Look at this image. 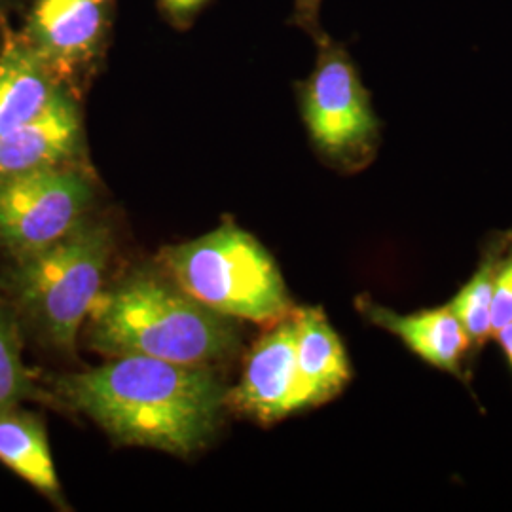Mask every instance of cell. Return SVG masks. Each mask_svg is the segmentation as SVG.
<instances>
[{"label": "cell", "instance_id": "obj_3", "mask_svg": "<svg viewBox=\"0 0 512 512\" xmlns=\"http://www.w3.org/2000/svg\"><path fill=\"white\" fill-rule=\"evenodd\" d=\"M112 239L101 224L82 222L69 236L10 258L2 287L18 321L52 348L73 353L78 330L101 294Z\"/></svg>", "mask_w": 512, "mask_h": 512}, {"label": "cell", "instance_id": "obj_13", "mask_svg": "<svg viewBox=\"0 0 512 512\" xmlns=\"http://www.w3.org/2000/svg\"><path fill=\"white\" fill-rule=\"evenodd\" d=\"M0 463L52 501L61 495L42 420L10 404L0 408Z\"/></svg>", "mask_w": 512, "mask_h": 512}, {"label": "cell", "instance_id": "obj_1", "mask_svg": "<svg viewBox=\"0 0 512 512\" xmlns=\"http://www.w3.org/2000/svg\"><path fill=\"white\" fill-rule=\"evenodd\" d=\"M61 401L99 423L112 439L190 456L219 429L226 389L209 366L124 355L59 376Z\"/></svg>", "mask_w": 512, "mask_h": 512}, {"label": "cell", "instance_id": "obj_12", "mask_svg": "<svg viewBox=\"0 0 512 512\" xmlns=\"http://www.w3.org/2000/svg\"><path fill=\"white\" fill-rule=\"evenodd\" d=\"M296 317V368L302 410L329 403L351 380L348 353L321 308H302Z\"/></svg>", "mask_w": 512, "mask_h": 512}, {"label": "cell", "instance_id": "obj_7", "mask_svg": "<svg viewBox=\"0 0 512 512\" xmlns=\"http://www.w3.org/2000/svg\"><path fill=\"white\" fill-rule=\"evenodd\" d=\"M110 27V0H35L21 37L63 80L92 63Z\"/></svg>", "mask_w": 512, "mask_h": 512}, {"label": "cell", "instance_id": "obj_10", "mask_svg": "<svg viewBox=\"0 0 512 512\" xmlns=\"http://www.w3.org/2000/svg\"><path fill=\"white\" fill-rule=\"evenodd\" d=\"M82 141V116L65 88L37 118L0 137V183L37 169L73 164Z\"/></svg>", "mask_w": 512, "mask_h": 512}, {"label": "cell", "instance_id": "obj_19", "mask_svg": "<svg viewBox=\"0 0 512 512\" xmlns=\"http://www.w3.org/2000/svg\"><path fill=\"white\" fill-rule=\"evenodd\" d=\"M494 340L499 344V348L503 351L507 363L511 366L512 372V321L509 325H505L503 329L497 330L494 334Z\"/></svg>", "mask_w": 512, "mask_h": 512}, {"label": "cell", "instance_id": "obj_11", "mask_svg": "<svg viewBox=\"0 0 512 512\" xmlns=\"http://www.w3.org/2000/svg\"><path fill=\"white\" fill-rule=\"evenodd\" d=\"M65 88L54 67L8 29L0 44V137L37 118Z\"/></svg>", "mask_w": 512, "mask_h": 512}, {"label": "cell", "instance_id": "obj_17", "mask_svg": "<svg viewBox=\"0 0 512 512\" xmlns=\"http://www.w3.org/2000/svg\"><path fill=\"white\" fill-rule=\"evenodd\" d=\"M321 4L323 0H293V16L291 25L308 33L313 42L325 35L321 27Z\"/></svg>", "mask_w": 512, "mask_h": 512}, {"label": "cell", "instance_id": "obj_15", "mask_svg": "<svg viewBox=\"0 0 512 512\" xmlns=\"http://www.w3.org/2000/svg\"><path fill=\"white\" fill-rule=\"evenodd\" d=\"M40 397H44V393L21 359L18 315L8 302L0 300V408Z\"/></svg>", "mask_w": 512, "mask_h": 512}, {"label": "cell", "instance_id": "obj_20", "mask_svg": "<svg viewBox=\"0 0 512 512\" xmlns=\"http://www.w3.org/2000/svg\"><path fill=\"white\" fill-rule=\"evenodd\" d=\"M14 0H0V44L8 31V12L12 10Z\"/></svg>", "mask_w": 512, "mask_h": 512}, {"label": "cell", "instance_id": "obj_5", "mask_svg": "<svg viewBox=\"0 0 512 512\" xmlns=\"http://www.w3.org/2000/svg\"><path fill=\"white\" fill-rule=\"evenodd\" d=\"M315 46V67L296 86L311 147L340 173L363 171L378 156L382 122L346 44L325 33Z\"/></svg>", "mask_w": 512, "mask_h": 512}, {"label": "cell", "instance_id": "obj_18", "mask_svg": "<svg viewBox=\"0 0 512 512\" xmlns=\"http://www.w3.org/2000/svg\"><path fill=\"white\" fill-rule=\"evenodd\" d=\"M209 0H158L160 10L173 27L186 29Z\"/></svg>", "mask_w": 512, "mask_h": 512}, {"label": "cell", "instance_id": "obj_4", "mask_svg": "<svg viewBox=\"0 0 512 512\" xmlns=\"http://www.w3.org/2000/svg\"><path fill=\"white\" fill-rule=\"evenodd\" d=\"M164 264L179 289L224 317L275 323L291 313L274 258L234 224L167 249Z\"/></svg>", "mask_w": 512, "mask_h": 512}, {"label": "cell", "instance_id": "obj_16", "mask_svg": "<svg viewBox=\"0 0 512 512\" xmlns=\"http://www.w3.org/2000/svg\"><path fill=\"white\" fill-rule=\"evenodd\" d=\"M512 321V228L503 232V247L495 270L492 338Z\"/></svg>", "mask_w": 512, "mask_h": 512}, {"label": "cell", "instance_id": "obj_2", "mask_svg": "<svg viewBox=\"0 0 512 512\" xmlns=\"http://www.w3.org/2000/svg\"><path fill=\"white\" fill-rule=\"evenodd\" d=\"M90 321L93 348L116 357L143 355L177 365L211 366L238 348V330L230 317L150 275L99 294Z\"/></svg>", "mask_w": 512, "mask_h": 512}, {"label": "cell", "instance_id": "obj_9", "mask_svg": "<svg viewBox=\"0 0 512 512\" xmlns=\"http://www.w3.org/2000/svg\"><path fill=\"white\" fill-rule=\"evenodd\" d=\"M355 306L370 325L397 336L423 363L469 385L467 359L473 349L450 306L397 313L370 296H359Z\"/></svg>", "mask_w": 512, "mask_h": 512}, {"label": "cell", "instance_id": "obj_6", "mask_svg": "<svg viewBox=\"0 0 512 512\" xmlns=\"http://www.w3.org/2000/svg\"><path fill=\"white\" fill-rule=\"evenodd\" d=\"M92 200L90 179L73 164L0 183V251L16 258L54 245L86 222Z\"/></svg>", "mask_w": 512, "mask_h": 512}, {"label": "cell", "instance_id": "obj_14", "mask_svg": "<svg viewBox=\"0 0 512 512\" xmlns=\"http://www.w3.org/2000/svg\"><path fill=\"white\" fill-rule=\"evenodd\" d=\"M503 247V232L488 239L480 262L471 279L459 289L450 310L458 317L475 355L492 338V302H494L495 270Z\"/></svg>", "mask_w": 512, "mask_h": 512}, {"label": "cell", "instance_id": "obj_8", "mask_svg": "<svg viewBox=\"0 0 512 512\" xmlns=\"http://www.w3.org/2000/svg\"><path fill=\"white\" fill-rule=\"evenodd\" d=\"M226 403L260 423H275L294 412H302L294 311L275 321L274 329L256 342L243 378L238 387L226 395Z\"/></svg>", "mask_w": 512, "mask_h": 512}]
</instances>
